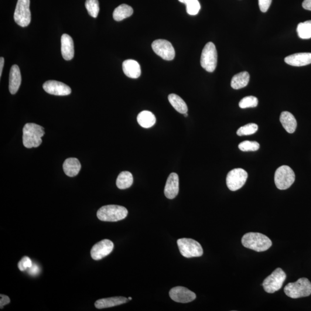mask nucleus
Returning a JSON list of instances; mask_svg holds the SVG:
<instances>
[{
  "mask_svg": "<svg viewBox=\"0 0 311 311\" xmlns=\"http://www.w3.org/2000/svg\"><path fill=\"white\" fill-rule=\"evenodd\" d=\"M242 243L244 247L256 252L267 251L272 245V242L267 236L258 232H249L244 235Z\"/></svg>",
  "mask_w": 311,
  "mask_h": 311,
  "instance_id": "f257e3e1",
  "label": "nucleus"
},
{
  "mask_svg": "<svg viewBox=\"0 0 311 311\" xmlns=\"http://www.w3.org/2000/svg\"><path fill=\"white\" fill-rule=\"evenodd\" d=\"M23 133V142L26 148H37L42 143V138L44 135L42 126L29 123L24 126Z\"/></svg>",
  "mask_w": 311,
  "mask_h": 311,
  "instance_id": "f03ea898",
  "label": "nucleus"
},
{
  "mask_svg": "<svg viewBox=\"0 0 311 311\" xmlns=\"http://www.w3.org/2000/svg\"><path fill=\"white\" fill-rule=\"evenodd\" d=\"M128 214V211L126 207L110 205L101 207L98 211L97 217L102 221L117 222L124 220Z\"/></svg>",
  "mask_w": 311,
  "mask_h": 311,
  "instance_id": "7ed1b4c3",
  "label": "nucleus"
},
{
  "mask_svg": "<svg viewBox=\"0 0 311 311\" xmlns=\"http://www.w3.org/2000/svg\"><path fill=\"white\" fill-rule=\"evenodd\" d=\"M287 296L292 299L310 296L311 295V282L307 278H301L295 282H290L284 288Z\"/></svg>",
  "mask_w": 311,
  "mask_h": 311,
  "instance_id": "20e7f679",
  "label": "nucleus"
},
{
  "mask_svg": "<svg viewBox=\"0 0 311 311\" xmlns=\"http://www.w3.org/2000/svg\"><path fill=\"white\" fill-rule=\"evenodd\" d=\"M180 254L184 257L190 258L200 257L203 255L204 251L201 245L192 239H179L177 241Z\"/></svg>",
  "mask_w": 311,
  "mask_h": 311,
  "instance_id": "39448f33",
  "label": "nucleus"
},
{
  "mask_svg": "<svg viewBox=\"0 0 311 311\" xmlns=\"http://www.w3.org/2000/svg\"><path fill=\"white\" fill-rule=\"evenodd\" d=\"M217 64V52L212 42H208L205 46L201 57V66L208 72H213Z\"/></svg>",
  "mask_w": 311,
  "mask_h": 311,
  "instance_id": "423d86ee",
  "label": "nucleus"
},
{
  "mask_svg": "<svg viewBox=\"0 0 311 311\" xmlns=\"http://www.w3.org/2000/svg\"><path fill=\"white\" fill-rule=\"evenodd\" d=\"M295 181V173L290 167L282 166L276 170L275 175L276 186L279 190H286Z\"/></svg>",
  "mask_w": 311,
  "mask_h": 311,
  "instance_id": "0eeeda50",
  "label": "nucleus"
},
{
  "mask_svg": "<svg viewBox=\"0 0 311 311\" xmlns=\"http://www.w3.org/2000/svg\"><path fill=\"white\" fill-rule=\"evenodd\" d=\"M286 278V275L284 271L281 268H277L264 279L262 286L265 292L274 293L281 289Z\"/></svg>",
  "mask_w": 311,
  "mask_h": 311,
  "instance_id": "6e6552de",
  "label": "nucleus"
},
{
  "mask_svg": "<svg viewBox=\"0 0 311 311\" xmlns=\"http://www.w3.org/2000/svg\"><path fill=\"white\" fill-rule=\"evenodd\" d=\"M30 0H18L14 13L15 22L22 27L28 26L32 20Z\"/></svg>",
  "mask_w": 311,
  "mask_h": 311,
  "instance_id": "1a4fd4ad",
  "label": "nucleus"
},
{
  "mask_svg": "<svg viewBox=\"0 0 311 311\" xmlns=\"http://www.w3.org/2000/svg\"><path fill=\"white\" fill-rule=\"evenodd\" d=\"M248 173L242 169H235L228 173L226 182L229 189L232 191L241 189L247 181Z\"/></svg>",
  "mask_w": 311,
  "mask_h": 311,
  "instance_id": "9d476101",
  "label": "nucleus"
},
{
  "mask_svg": "<svg viewBox=\"0 0 311 311\" xmlns=\"http://www.w3.org/2000/svg\"><path fill=\"white\" fill-rule=\"evenodd\" d=\"M152 49L157 55L163 60L172 61L175 56V51L172 44L165 39H158L152 44Z\"/></svg>",
  "mask_w": 311,
  "mask_h": 311,
  "instance_id": "9b49d317",
  "label": "nucleus"
},
{
  "mask_svg": "<svg viewBox=\"0 0 311 311\" xmlns=\"http://www.w3.org/2000/svg\"><path fill=\"white\" fill-rule=\"evenodd\" d=\"M114 243L108 239H104L95 244L91 251V255L94 260L98 261L107 256L113 250Z\"/></svg>",
  "mask_w": 311,
  "mask_h": 311,
  "instance_id": "f8f14e48",
  "label": "nucleus"
},
{
  "mask_svg": "<svg viewBox=\"0 0 311 311\" xmlns=\"http://www.w3.org/2000/svg\"><path fill=\"white\" fill-rule=\"evenodd\" d=\"M171 298L177 303H187L196 299L193 292L183 286L174 287L169 293Z\"/></svg>",
  "mask_w": 311,
  "mask_h": 311,
  "instance_id": "ddd939ff",
  "label": "nucleus"
},
{
  "mask_svg": "<svg viewBox=\"0 0 311 311\" xmlns=\"http://www.w3.org/2000/svg\"><path fill=\"white\" fill-rule=\"evenodd\" d=\"M47 93L56 96H67L70 94L71 88L68 85L56 80H49L43 85Z\"/></svg>",
  "mask_w": 311,
  "mask_h": 311,
  "instance_id": "4468645a",
  "label": "nucleus"
},
{
  "mask_svg": "<svg viewBox=\"0 0 311 311\" xmlns=\"http://www.w3.org/2000/svg\"><path fill=\"white\" fill-rule=\"evenodd\" d=\"M179 176L176 173H172L167 179L165 194L169 199L175 198L179 193Z\"/></svg>",
  "mask_w": 311,
  "mask_h": 311,
  "instance_id": "2eb2a0df",
  "label": "nucleus"
},
{
  "mask_svg": "<svg viewBox=\"0 0 311 311\" xmlns=\"http://www.w3.org/2000/svg\"><path fill=\"white\" fill-rule=\"evenodd\" d=\"M285 62L293 67H303L311 64V53H300L286 57Z\"/></svg>",
  "mask_w": 311,
  "mask_h": 311,
  "instance_id": "dca6fc26",
  "label": "nucleus"
},
{
  "mask_svg": "<svg viewBox=\"0 0 311 311\" xmlns=\"http://www.w3.org/2000/svg\"><path fill=\"white\" fill-rule=\"evenodd\" d=\"M61 53L67 61L73 59L74 54L73 39L68 34H64L61 36Z\"/></svg>",
  "mask_w": 311,
  "mask_h": 311,
  "instance_id": "f3484780",
  "label": "nucleus"
},
{
  "mask_svg": "<svg viewBox=\"0 0 311 311\" xmlns=\"http://www.w3.org/2000/svg\"><path fill=\"white\" fill-rule=\"evenodd\" d=\"M22 83V76L19 68L14 65L11 68L9 73V90L11 94L14 95L18 91Z\"/></svg>",
  "mask_w": 311,
  "mask_h": 311,
  "instance_id": "a211bd4d",
  "label": "nucleus"
},
{
  "mask_svg": "<svg viewBox=\"0 0 311 311\" xmlns=\"http://www.w3.org/2000/svg\"><path fill=\"white\" fill-rule=\"evenodd\" d=\"M122 69L126 76L132 78H138L141 74V67L135 60H128L122 64Z\"/></svg>",
  "mask_w": 311,
  "mask_h": 311,
  "instance_id": "6ab92c4d",
  "label": "nucleus"
},
{
  "mask_svg": "<svg viewBox=\"0 0 311 311\" xmlns=\"http://www.w3.org/2000/svg\"><path fill=\"white\" fill-rule=\"evenodd\" d=\"M128 300L126 297L121 296L110 297V298L97 300L95 303V306L98 309H107V308L120 306L121 304L127 303Z\"/></svg>",
  "mask_w": 311,
  "mask_h": 311,
  "instance_id": "aec40b11",
  "label": "nucleus"
},
{
  "mask_svg": "<svg viewBox=\"0 0 311 311\" xmlns=\"http://www.w3.org/2000/svg\"><path fill=\"white\" fill-rule=\"evenodd\" d=\"M279 121L285 131L292 134L296 131L297 121L293 115L288 111H283L280 115Z\"/></svg>",
  "mask_w": 311,
  "mask_h": 311,
  "instance_id": "412c9836",
  "label": "nucleus"
},
{
  "mask_svg": "<svg viewBox=\"0 0 311 311\" xmlns=\"http://www.w3.org/2000/svg\"><path fill=\"white\" fill-rule=\"evenodd\" d=\"M81 168L79 160L76 158L67 159L64 163V172L68 176L74 177L77 175Z\"/></svg>",
  "mask_w": 311,
  "mask_h": 311,
  "instance_id": "4be33fe9",
  "label": "nucleus"
},
{
  "mask_svg": "<svg viewBox=\"0 0 311 311\" xmlns=\"http://www.w3.org/2000/svg\"><path fill=\"white\" fill-rule=\"evenodd\" d=\"M138 122L141 127L148 129L155 124L156 119L152 112L143 111L138 115Z\"/></svg>",
  "mask_w": 311,
  "mask_h": 311,
  "instance_id": "5701e85b",
  "label": "nucleus"
},
{
  "mask_svg": "<svg viewBox=\"0 0 311 311\" xmlns=\"http://www.w3.org/2000/svg\"><path fill=\"white\" fill-rule=\"evenodd\" d=\"M249 81V74L247 71H242L232 77L231 87L235 90H239L244 88L248 85Z\"/></svg>",
  "mask_w": 311,
  "mask_h": 311,
  "instance_id": "b1692460",
  "label": "nucleus"
},
{
  "mask_svg": "<svg viewBox=\"0 0 311 311\" xmlns=\"http://www.w3.org/2000/svg\"><path fill=\"white\" fill-rule=\"evenodd\" d=\"M133 13V9L131 6L122 4L115 8L113 12V18L115 21L119 22L129 18Z\"/></svg>",
  "mask_w": 311,
  "mask_h": 311,
  "instance_id": "393cba45",
  "label": "nucleus"
},
{
  "mask_svg": "<svg viewBox=\"0 0 311 311\" xmlns=\"http://www.w3.org/2000/svg\"><path fill=\"white\" fill-rule=\"evenodd\" d=\"M169 101L172 106L180 114L187 113L188 111L187 105L179 96L172 94L169 96Z\"/></svg>",
  "mask_w": 311,
  "mask_h": 311,
  "instance_id": "a878e982",
  "label": "nucleus"
},
{
  "mask_svg": "<svg viewBox=\"0 0 311 311\" xmlns=\"http://www.w3.org/2000/svg\"><path fill=\"white\" fill-rule=\"evenodd\" d=\"M133 183L132 174L129 172H123L119 173L117 179V186L118 189L124 190L131 187Z\"/></svg>",
  "mask_w": 311,
  "mask_h": 311,
  "instance_id": "bb28decb",
  "label": "nucleus"
},
{
  "mask_svg": "<svg viewBox=\"0 0 311 311\" xmlns=\"http://www.w3.org/2000/svg\"><path fill=\"white\" fill-rule=\"evenodd\" d=\"M297 33L301 39L311 38V20L299 23L297 26Z\"/></svg>",
  "mask_w": 311,
  "mask_h": 311,
  "instance_id": "cd10ccee",
  "label": "nucleus"
},
{
  "mask_svg": "<svg viewBox=\"0 0 311 311\" xmlns=\"http://www.w3.org/2000/svg\"><path fill=\"white\" fill-rule=\"evenodd\" d=\"M179 1L186 5V11L190 15H196L201 9L198 0H179Z\"/></svg>",
  "mask_w": 311,
  "mask_h": 311,
  "instance_id": "c85d7f7f",
  "label": "nucleus"
},
{
  "mask_svg": "<svg viewBox=\"0 0 311 311\" xmlns=\"http://www.w3.org/2000/svg\"><path fill=\"white\" fill-rule=\"evenodd\" d=\"M85 5L89 15L94 18H97L100 11L98 0H87Z\"/></svg>",
  "mask_w": 311,
  "mask_h": 311,
  "instance_id": "c756f323",
  "label": "nucleus"
},
{
  "mask_svg": "<svg viewBox=\"0 0 311 311\" xmlns=\"http://www.w3.org/2000/svg\"><path fill=\"white\" fill-rule=\"evenodd\" d=\"M258 126L255 124H248L241 127L238 130L237 135L239 136H249L258 131Z\"/></svg>",
  "mask_w": 311,
  "mask_h": 311,
  "instance_id": "7c9ffc66",
  "label": "nucleus"
},
{
  "mask_svg": "<svg viewBox=\"0 0 311 311\" xmlns=\"http://www.w3.org/2000/svg\"><path fill=\"white\" fill-rule=\"evenodd\" d=\"M258 104V99L253 96L242 98L239 104L241 108H254L257 106Z\"/></svg>",
  "mask_w": 311,
  "mask_h": 311,
  "instance_id": "2f4dec72",
  "label": "nucleus"
},
{
  "mask_svg": "<svg viewBox=\"0 0 311 311\" xmlns=\"http://www.w3.org/2000/svg\"><path fill=\"white\" fill-rule=\"evenodd\" d=\"M259 143L256 141H244L239 145V149L243 152L256 151L259 149Z\"/></svg>",
  "mask_w": 311,
  "mask_h": 311,
  "instance_id": "473e14b6",
  "label": "nucleus"
},
{
  "mask_svg": "<svg viewBox=\"0 0 311 311\" xmlns=\"http://www.w3.org/2000/svg\"><path fill=\"white\" fill-rule=\"evenodd\" d=\"M33 266V263L28 256H24L18 264V268L20 271L23 272L30 269Z\"/></svg>",
  "mask_w": 311,
  "mask_h": 311,
  "instance_id": "72a5a7b5",
  "label": "nucleus"
},
{
  "mask_svg": "<svg viewBox=\"0 0 311 311\" xmlns=\"http://www.w3.org/2000/svg\"><path fill=\"white\" fill-rule=\"evenodd\" d=\"M259 8L261 12H266L268 11L272 4V0H258Z\"/></svg>",
  "mask_w": 311,
  "mask_h": 311,
  "instance_id": "f704fd0d",
  "label": "nucleus"
},
{
  "mask_svg": "<svg viewBox=\"0 0 311 311\" xmlns=\"http://www.w3.org/2000/svg\"><path fill=\"white\" fill-rule=\"evenodd\" d=\"M1 300H0V307H1V309H3L4 306L10 303V299L9 297L7 296H5L4 295H1Z\"/></svg>",
  "mask_w": 311,
  "mask_h": 311,
  "instance_id": "c9c22d12",
  "label": "nucleus"
},
{
  "mask_svg": "<svg viewBox=\"0 0 311 311\" xmlns=\"http://www.w3.org/2000/svg\"><path fill=\"white\" fill-rule=\"evenodd\" d=\"M302 6L304 9L311 11V0H304Z\"/></svg>",
  "mask_w": 311,
  "mask_h": 311,
  "instance_id": "e433bc0d",
  "label": "nucleus"
},
{
  "mask_svg": "<svg viewBox=\"0 0 311 311\" xmlns=\"http://www.w3.org/2000/svg\"><path fill=\"white\" fill-rule=\"evenodd\" d=\"M4 58L1 57L0 59V77L2 76L3 67H4Z\"/></svg>",
  "mask_w": 311,
  "mask_h": 311,
  "instance_id": "4c0bfd02",
  "label": "nucleus"
},
{
  "mask_svg": "<svg viewBox=\"0 0 311 311\" xmlns=\"http://www.w3.org/2000/svg\"><path fill=\"white\" fill-rule=\"evenodd\" d=\"M184 117H188L187 112V113L184 114Z\"/></svg>",
  "mask_w": 311,
  "mask_h": 311,
  "instance_id": "58836bf2",
  "label": "nucleus"
},
{
  "mask_svg": "<svg viewBox=\"0 0 311 311\" xmlns=\"http://www.w3.org/2000/svg\"><path fill=\"white\" fill-rule=\"evenodd\" d=\"M128 299H129V300H132V297H129Z\"/></svg>",
  "mask_w": 311,
  "mask_h": 311,
  "instance_id": "ea45409f",
  "label": "nucleus"
}]
</instances>
